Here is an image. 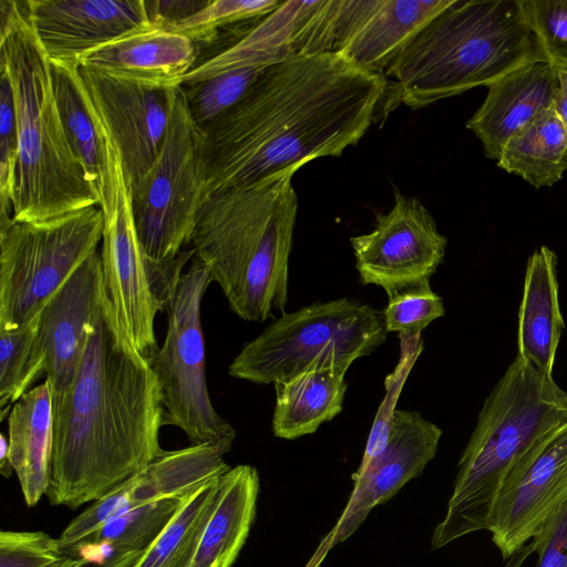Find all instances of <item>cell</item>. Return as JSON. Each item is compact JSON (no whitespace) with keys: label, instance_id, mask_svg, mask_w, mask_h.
Segmentation results:
<instances>
[{"label":"cell","instance_id":"obj_12","mask_svg":"<svg viewBox=\"0 0 567 567\" xmlns=\"http://www.w3.org/2000/svg\"><path fill=\"white\" fill-rule=\"evenodd\" d=\"M350 244L361 284L389 295L430 281L444 260L447 239L416 197L395 192L391 209L378 214L374 228L351 237Z\"/></svg>","mask_w":567,"mask_h":567},{"label":"cell","instance_id":"obj_30","mask_svg":"<svg viewBox=\"0 0 567 567\" xmlns=\"http://www.w3.org/2000/svg\"><path fill=\"white\" fill-rule=\"evenodd\" d=\"M192 492L163 497L109 520L86 539L79 554L83 548L104 546L109 551L146 549Z\"/></svg>","mask_w":567,"mask_h":567},{"label":"cell","instance_id":"obj_17","mask_svg":"<svg viewBox=\"0 0 567 567\" xmlns=\"http://www.w3.org/2000/svg\"><path fill=\"white\" fill-rule=\"evenodd\" d=\"M31 29L50 61L79 64L87 53L155 28L145 0H27Z\"/></svg>","mask_w":567,"mask_h":567},{"label":"cell","instance_id":"obj_32","mask_svg":"<svg viewBox=\"0 0 567 567\" xmlns=\"http://www.w3.org/2000/svg\"><path fill=\"white\" fill-rule=\"evenodd\" d=\"M264 69L231 70L181 85L189 116L197 130H205L233 107Z\"/></svg>","mask_w":567,"mask_h":567},{"label":"cell","instance_id":"obj_43","mask_svg":"<svg viewBox=\"0 0 567 567\" xmlns=\"http://www.w3.org/2000/svg\"><path fill=\"white\" fill-rule=\"evenodd\" d=\"M0 472L7 478L11 477L13 472L9 460V442L4 434L0 435Z\"/></svg>","mask_w":567,"mask_h":567},{"label":"cell","instance_id":"obj_2","mask_svg":"<svg viewBox=\"0 0 567 567\" xmlns=\"http://www.w3.org/2000/svg\"><path fill=\"white\" fill-rule=\"evenodd\" d=\"M53 408L52 506L93 503L143 470L159 445L164 408L150 362L121 330L107 295L75 379Z\"/></svg>","mask_w":567,"mask_h":567},{"label":"cell","instance_id":"obj_3","mask_svg":"<svg viewBox=\"0 0 567 567\" xmlns=\"http://www.w3.org/2000/svg\"><path fill=\"white\" fill-rule=\"evenodd\" d=\"M565 424L567 392L517 355L480 412L432 549L487 530L505 481L525 471Z\"/></svg>","mask_w":567,"mask_h":567},{"label":"cell","instance_id":"obj_19","mask_svg":"<svg viewBox=\"0 0 567 567\" xmlns=\"http://www.w3.org/2000/svg\"><path fill=\"white\" fill-rule=\"evenodd\" d=\"M487 95L466 127L482 142L484 154L498 159L507 140L554 106L558 69L548 61L523 65L487 86Z\"/></svg>","mask_w":567,"mask_h":567},{"label":"cell","instance_id":"obj_42","mask_svg":"<svg viewBox=\"0 0 567 567\" xmlns=\"http://www.w3.org/2000/svg\"><path fill=\"white\" fill-rule=\"evenodd\" d=\"M534 551L535 546L532 540L509 556L502 567H522L528 556Z\"/></svg>","mask_w":567,"mask_h":567},{"label":"cell","instance_id":"obj_34","mask_svg":"<svg viewBox=\"0 0 567 567\" xmlns=\"http://www.w3.org/2000/svg\"><path fill=\"white\" fill-rule=\"evenodd\" d=\"M388 298L382 315L384 327L400 338H419L422 330L445 313L442 298L431 289L430 281L396 290Z\"/></svg>","mask_w":567,"mask_h":567},{"label":"cell","instance_id":"obj_20","mask_svg":"<svg viewBox=\"0 0 567 567\" xmlns=\"http://www.w3.org/2000/svg\"><path fill=\"white\" fill-rule=\"evenodd\" d=\"M453 0H361L336 52L353 65L383 74L413 38Z\"/></svg>","mask_w":567,"mask_h":567},{"label":"cell","instance_id":"obj_41","mask_svg":"<svg viewBox=\"0 0 567 567\" xmlns=\"http://www.w3.org/2000/svg\"><path fill=\"white\" fill-rule=\"evenodd\" d=\"M559 89L554 109L567 128V71L558 70Z\"/></svg>","mask_w":567,"mask_h":567},{"label":"cell","instance_id":"obj_10","mask_svg":"<svg viewBox=\"0 0 567 567\" xmlns=\"http://www.w3.org/2000/svg\"><path fill=\"white\" fill-rule=\"evenodd\" d=\"M210 282L208 268L194 255L166 305L164 342L148 362L159 385L163 425L179 427L192 444L230 450L236 432L214 409L205 373L200 307Z\"/></svg>","mask_w":567,"mask_h":567},{"label":"cell","instance_id":"obj_25","mask_svg":"<svg viewBox=\"0 0 567 567\" xmlns=\"http://www.w3.org/2000/svg\"><path fill=\"white\" fill-rule=\"evenodd\" d=\"M349 368L334 363H313L288 379L276 382L272 415L275 436L295 440L315 433L343 408Z\"/></svg>","mask_w":567,"mask_h":567},{"label":"cell","instance_id":"obj_28","mask_svg":"<svg viewBox=\"0 0 567 567\" xmlns=\"http://www.w3.org/2000/svg\"><path fill=\"white\" fill-rule=\"evenodd\" d=\"M50 66L55 102L66 138L100 197L106 167L105 150L102 134L80 86L79 64L50 61Z\"/></svg>","mask_w":567,"mask_h":567},{"label":"cell","instance_id":"obj_11","mask_svg":"<svg viewBox=\"0 0 567 567\" xmlns=\"http://www.w3.org/2000/svg\"><path fill=\"white\" fill-rule=\"evenodd\" d=\"M198 146L199 131L178 86L159 154L147 173L130 186L138 238L156 261L173 260L190 246L207 198Z\"/></svg>","mask_w":567,"mask_h":567},{"label":"cell","instance_id":"obj_33","mask_svg":"<svg viewBox=\"0 0 567 567\" xmlns=\"http://www.w3.org/2000/svg\"><path fill=\"white\" fill-rule=\"evenodd\" d=\"M278 0H213L183 20L165 30L179 33L197 42L210 41L220 28L272 12Z\"/></svg>","mask_w":567,"mask_h":567},{"label":"cell","instance_id":"obj_29","mask_svg":"<svg viewBox=\"0 0 567 567\" xmlns=\"http://www.w3.org/2000/svg\"><path fill=\"white\" fill-rule=\"evenodd\" d=\"M220 476L203 483L187 496L132 567L192 566L199 539L216 505Z\"/></svg>","mask_w":567,"mask_h":567},{"label":"cell","instance_id":"obj_26","mask_svg":"<svg viewBox=\"0 0 567 567\" xmlns=\"http://www.w3.org/2000/svg\"><path fill=\"white\" fill-rule=\"evenodd\" d=\"M259 476L246 464L220 476L214 511L190 567H231L243 549L256 515Z\"/></svg>","mask_w":567,"mask_h":567},{"label":"cell","instance_id":"obj_14","mask_svg":"<svg viewBox=\"0 0 567 567\" xmlns=\"http://www.w3.org/2000/svg\"><path fill=\"white\" fill-rule=\"evenodd\" d=\"M229 451L216 443L164 450L143 470L74 517L58 537L61 548L79 556L86 539L109 520L163 497L192 492L220 476L230 468L224 460Z\"/></svg>","mask_w":567,"mask_h":567},{"label":"cell","instance_id":"obj_4","mask_svg":"<svg viewBox=\"0 0 567 567\" xmlns=\"http://www.w3.org/2000/svg\"><path fill=\"white\" fill-rule=\"evenodd\" d=\"M536 61L547 59L520 0H453L386 68L381 105L424 107Z\"/></svg>","mask_w":567,"mask_h":567},{"label":"cell","instance_id":"obj_6","mask_svg":"<svg viewBox=\"0 0 567 567\" xmlns=\"http://www.w3.org/2000/svg\"><path fill=\"white\" fill-rule=\"evenodd\" d=\"M0 68L11 83L18 128L12 219L45 221L100 207L99 194L66 138L50 61L23 1H0Z\"/></svg>","mask_w":567,"mask_h":567},{"label":"cell","instance_id":"obj_31","mask_svg":"<svg viewBox=\"0 0 567 567\" xmlns=\"http://www.w3.org/2000/svg\"><path fill=\"white\" fill-rule=\"evenodd\" d=\"M41 312V311H40ZM40 312L14 330H0V420L41 374L34 361Z\"/></svg>","mask_w":567,"mask_h":567},{"label":"cell","instance_id":"obj_13","mask_svg":"<svg viewBox=\"0 0 567 567\" xmlns=\"http://www.w3.org/2000/svg\"><path fill=\"white\" fill-rule=\"evenodd\" d=\"M92 113L117 146L130 186L151 168L163 146L177 87L145 86L78 66Z\"/></svg>","mask_w":567,"mask_h":567},{"label":"cell","instance_id":"obj_35","mask_svg":"<svg viewBox=\"0 0 567 567\" xmlns=\"http://www.w3.org/2000/svg\"><path fill=\"white\" fill-rule=\"evenodd\" d=\"M80 556L66 554L44 532H0V567H73Z\"/></svg>","mask_w":567,"mask_h":567},{"label":"cell","instance_id":"obj_5","mask_svg":"<svg viewBox=\"0 0 567 567\" xmlns=\"http://www.w3.org/2000/svg\"><path fill=\"white\" fill-rule=\"evenodd\" d=\"M293 174L210 194L190 247L221 288L230 310L262 322L285 312L298 198Z\"/></svg>","mask_w":567,"mask_h":567},{"label":"cell","instance_id":"obj_37","mask_svg":"<svg viewBox=\"0 0 567 567\" xmlns=\"http://www.w3.org/2000/svg\"><path fill=\"white\" fill-rule=\"evenodd\" d=\"M520 3L547 61L567 71V0H520Z\"/></svg>","mask_w":567,"mask_h":567},{"label":"cell","instance_id":"obj_40","mask_svg":"<svg viewBox=\"0 0 567 567\" xmlns=\"http://www.w3.org/2000/svg\"><path fill=\"white\" fill-rule=\"evenodd\" d=\"M142 553L143 550L111 551L96 559L80 556L73 567H132Z\"/></svg>","mask_w":567,"mask_h":567},{"label":"cell","instance_id":"obj_7","mask_svg":"<svg viewBox=\"0 0 567 567\" xmlns=\"http://www.w3.org/2000/svg\"><path fill=\"white\" fill-rule=\"evenodd\" d=\"M92 113V112H91ZM102 134L106 168L100 187L104 226L101 264L106 295L121 330L147 361L158 350L154 322L193 259L192 247L168 261H156L145 251L135 226L131 188L121 156L102 122L92 113Z\"/></svg>","mask_w":567,"mask_h":567},{"label":"cell","instance_id":"obj_36","mask_svg":"<svg viewBox=\"0 0 567 567\" xmlns=\"http://www.w3.org/2000/svg\"><path fill=\"white\" fill-rule=\"evenodd\" d=\"M18 128L11 83L0 68V225L13 218V192L18 164Z\"/></svg>","mask_w":567,"mask_h":567},{"label":"cell","instance_id":"obj_15","mask_svg":"<svg viewBox=\"0 0 567 567\" xmlns=\"http://www.w3.org/2000/svg\"><path fill=\"white\" fill-rule=\"evenodd\" d=\"M442 430L416 411L395 410L382 452L352 475L353 489L336 525L322 539L318 554L343 542L371 509L394 496L419 476L435 456ZM317 554V555H318Z\"/></svg>","mask_w":567,"mask_h":567},{"label":"cell","instance_id":"obj_38","mask_svg":"<svg viewBox=\"0 0 567 567\" xmlns=\"http://www.w3.org/2000/svg\"><path fill=\"white\" fill-rule=\"evenodd\" d=\"M537 567H567V502L532 539Z\"/></svg>","mask_w":567,"mask_h":567},{"label":"cell","instance_id":"obj_24","mask_svg":"<svg viewBox=\"0 0 567 567\" xmlns=\"http://www.w3.org/2000/svg\"><path fill=\"white\" fill-rule=\"evenodd\" d=\"M9 460L24 503L35 506L51 475L53 408L49 381L27 391L8 415Z\"/></svg>","mask_w":567,"mask_h":567},{"label":"cell","instance_id":"obj_23","mask_svg":"<svg viewBox=\"0 0 567 567\" xmlns=\"http://www.w3.org/2000/svg\"><path fill=\"white\" fill-rule=\"evenodd\" d=\"M563 328L557 256L542 246L533 252L526 266L518 311L517 355L551 375Z\"/></svg>","mask_w":567,"mask_h":567},{"label":"cell","instance_id":"obj_39","mask_svg":"<svg viewBox=\"0 0 567 567\" xmlns=\"http://www.w3.org/2000/svg\"><path fill=\"white\" fill-rule=\"evenodd\" d=\"M155 28L164 29L202 9L207 1H145Z\"/></svg>","mask_w":567,"mask_h":567},{"label":"cell","instance_id":"obj_1","mask_svg":"<svg viewBox=\"0 0 567 567\" xmlns=\"http://www.w3.org/2000/svg\"><path fill=\"white\" fill-rule=\"evenodd\" d=\"M386 89L383 74L337 53L292 55L265 68L233 107L199 131L207 197L340 156L367 133Z\"/></svg>","mask_w":567,"mask_h":567},{"label":"cell","instance_id":"obj_21","mask_svg":"<svg viewBox=\"0 0 567 567\" xmlns=\"http://www.w3.org/2000/svg\"><path fill=\"white\" fill-rule=\"evenodd\" d=\"M196 60L197 44L189 38L152 28L87 53L79 65L122 81L174 89Z\"/></svg>","mask_w":567,"mask_h":567},{"label":"cell","instance_id":"obj_16","mask_svg":"<svg viewBox=\"0 0 567 567\" xmlns=\"http://www.w3.org/2000/svg\"><path fill=\"white\" fill-rule=\"evenodd\" d=\"M105 295L101 255L95 250L40 312L34 361L50 383L52 404L65 395L75 379Z\"/></svg>","mask_w":567,"mask_h":567},{"label":"cell","instance_id":"obj_8","mask_svg":"<svg viewBox=\"0 0 567 567\" xmlns=\"http://www.w3.org/2000/svg\"><path fill=\"white\" fill-rule=\"evenodd\" d=\"M383 317L352 298L316 302L284 312L247 342L230 363L235 379L275 384L313 363L347 368L377 350L386 339Z\"/></svg>","mask_w":567,"mask_h":567},{"label":"cell","instance_id":"obj_9","mask_svg":"<svg viewBox=\"0 0 567 567\" xmlns=\"http://www.w3.org/2000/svg\"><path fill=\"white\" fill-rule=\"evenodd\" d=\"M91 206L45 221L0 225V330L30 322L102 240Z\"/></svg>","mask_w":567,"mask_h":567},{"label":"cell","instance_id":"obj_22","mask_svg":"<svg viewBox=\"0 0 567 567\" xmlns=\"http://www.w3.org/2000/svg\"><path fill=\"white\" fill-rule=\"evenodd\" d=\"M319 1H281L237 42L196 64L183 78L182 85L193 84L226 71L264 69L298 55L299 44Z\"/></svg>","mask_w":567,"mask_h":567},{"label":"cell","instance_id":"obj_18","mask_svg":"<svg viewBox=\"0 0 567 567\" xmlns=\"http://www.w3.org/2000/svg\"><path fill=\"white\" fill-rule=\"evenodd\" d=\"M567 502V424L520 474L503 484L488 532L507 559L533 539Z\"/></svg>","mask_w":567,"mask_h":567},{"label":"cell","instance_id":"obj_27","mask_svg":"<svg viewBox=\"0 0 567 567\" xmlns=\"http://www.w3.org/2000/svg\"><path fill=\"white\" fill-rule=\"evenodd\" d=\"M497 166L536 189L561 179L567 171V128L554 106L507 140Z\"/></svg>","mask_w":567,"mask_h":567}]
</instances>
